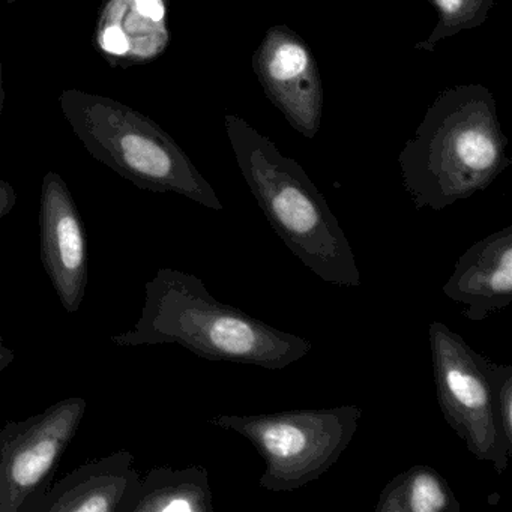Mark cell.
Listing matches in <instances>:
<instances>
[{
	"mask_svg": "<svg viewBox=\"0 0 512 512\" xmlns=\"http://www.w3.org/2000/svg\"><path fill=\"white\" fill-rule=\"evenodd\" d=\"M259 76L272 100L305 136L319 125L322 89L307 47L298 37L275 29L260 49Z\"/></svg>",
	"mask_w": 512,
	"mask_h": 512,
	"instance_id": "10",
	"label": "cell"
},
{
	"mask_svg": "<svg viewBox=\"0 0 512 512\" xmlns=\"http://www.w3.org/2000/svg\"><path fill=\"white\" fill-rule=\"evenodd\" d=\"M494 424L503 446L512 457V367L487 359Z\"/></svg>",
	"mask_w": 512,
	"mask_h": 512,
	"instance_id": "13",
	"label": "cell"
},
{
	"mask_svg": "<svg viewBox=\"0 0 512 512\" xmlns=\"http://www.w3.org/2000/svg\"><path fill=\"white\" fill-rule=\"evenodd\" d=\"M40 254L62 308L77 313L88 287V236L67 185L53 173L41 193Z\"/></svg>",
	"mask_w": 512,
	"mask_h": 512,
	"instance_id": "7",
	"label": "cell"
},
{
	"mask_svg": "<svg viewBox=\"0 0 512 512\" xmlns=\"http://www.w3.org/2000/svg\"><path fill=\"white\" fill-rule=\"evenodd\" d=\"M139 479L134 455L119 449L32 494L20 512H122Z\"/></svg>",
	"mask_w": 512,
	"mask_h": 512,
	"instance_id": "8",
	"label": "cell"
},
{
	"mask_svg": "<svg viewBox=\"0 0 512 512\" xmlns=\"http://www.w3.org/2000/svg\"><path fill=\"white\" fill-rule=\"evenodd\" d=\"M119 347L179 344L208 361L284 370L313 350V343L281 331L241 308L218 301L194 274L158 269L145 286V304L130 331L113 335Z\"/></svg>",
	"mask_w": 512,
	"mask_h": 512,
	"instance_id": "1",
	"label": "cell"
},
{
	"mask_svg": "<svg viewBox=\"0 0 512 512\" xmlns=\"http://www.w3.org/2000/svg\"><path fill=\"white\" fill-rule=\"evenodd\" d=\"M122 512H214L208 469L155 466L140 476Z\"/></svg>",
	"mask_w": 512,
	"mask_h": 512,
	"instance_id": "11",
	"label": "cell"
},
{
	"mask_svg": "<svg viewBox=\"0 0 512 512\" xmlns=\"http://www.w3.org/2000/svg\"><path fill=\"white\" fill-rule=\"evenodd\" d=\"M361 407L341 404L260 415H217L209 424L235 431L265 460L260 487L295 491L337 464L358 431Z\"/></svg>",
	"mask_w": 512,
	"mask_h": 512,
	"instance_id": "3",
	"label": "cell"
},
{
	"mask_svg": "<svg viewBox=\"0 0 512 512\" xmlns=\"http://www.w3.org/2000/svg\"><path fill=\"white\" fill-rule=\"evenodd\" d=\"M376 512H460V500L442 473L413 464L392 478L380 493Z\"/></svg>",
	"mask_w": 512,
	"mask_h": 512,
	"instance_id": "12",
	"label": "cell"
},
{
	"mask_svg": "<svg viewBox=\"0 0 512 512\" xmlns=\"http://www.w3.org/2000/svg\"><path fill=\"white\" fill-rule=\"evenodd\" d=\"M88 401L70 397L0 428V512H20L43 490L85 418Z\"/></svg>",
	"mask_w": 512,
	"mask_h": 512,
	"instance_id": "5",
	"label": "cell"
},
{
	"mask_svg": "<svg viewBox=\"0 0 512 512\" xmlns=\"http://www.w3.org/2000/svg\"><path fill=\"white\" fill-rule=\"evenodd\" d=\"M428 344L443 418L476 460L502 475L511 457L494 424L488 358L439 320L428 326Z\"/></svg>",
	"mask_w": 512,
	"mask_h": 512,
	"instance_id": "4",
	"label": "cell"
},
{
	"mask_svg": "<svg viewBox=\"0 0 512 512\" xmlns=\"http://www.w3.org/2000/svg\"><path fill=\"white\" fill-rule=\"evenodd\" d=\"M434 2H436L442 14H445L449 19L463 16L470 4V0H434Z\"/></svg>",
	"mask_w": 512,
	"mask_h": 512,
	"instance_id": "16",
	"label": "cell"
},
{
	"mask_svg": "<svg viewBox=\"0 0 512 512\" xmlns=\"http://www.w3.org/2000/svg\"><path fill=\"white\" fill-rule=\"evenodd\" d=\"M137 10L152 22H160L164 17L163 0H136Z\"/></svg>",
	"mask_w": 512,
	"mask_h": 512,
	"instance_id": "15",
	"label": "cell"
},
{
	"mask_svg": "<svg viewBox=\"0 0 512 512\" xmlns=\"http://www.w3.org/2000/svg\"><path fill=\"white\" fill-rule=\"evenodd\" d=\"M103 46L107 52L113 55H124L128 50V40L122 29L112 26L104 32Z\"/></svg>",
	"mask_w": 512,
	"mask_h": 512,
	"instance_id": "14",
	"label": "cell"
},
{
	"mask_svg": "<svg viewBox=\"0 0 512 512\" xmlns=\"http://www.w3.org/2000/svg\"><path fill=\"white\" fill-rule=\"evenodd\" d=\"M443 295L464 305L463 316L482 322L512 302V226L470 245L442 287Z\"/></svg>",
	"mask_w": 512,
	"mask_h": 512,
	"instance_id": "9",
	"label": "cell"
},
{
	"mask_svg": "<svg viewBox=\"0 0 512 512\" xmlns=\"http://www.w3.org/2000/svg\"><path fill=\"white\" fill-rule=\"evenodd\" d=\"M230 137L257 205L293 256L325 283L361 286L352 245L307 173L241 121Z\"/></svg>",
	"mask_w": 512,
	"mask_h": 512,
	"instance_id": "2",
	"label": "cell"
},
{
	"mask_svg": "<svg viewBox=\"0 0 512 512\" xmlns=\"http://www.w3.org/2000/svg\"><path fill=\"white\" fill-rule=\"evenodd\" d=\"M505 166L499 140L484 125L470 124L401 158L404 187L418 209L440 212L484 190Z\"/></svg>",
	"mask_w": 512,
	"mask_h": 512,
	"instance_id": "6",
	"label": "cell"
},
{
	"mask_svg": "<svg viewBox=\"0 0 512 512\" xmlns=\"http://www.w3.org/2000/svg\"><path fill=\"white\" fill-rule=\"evenodd\" d=\"M16 359V353L5 344V338L0 335V373L7 370Z\"/></svg>",
	"mask_w": 512,
	"mask_h": 512,
	"instance_id": "18",
	"label": "cell"
},
{
	"mask_svg": "<svg viewBox=\"0 0 512 512\" xmlns=\"http://www.w3.org/2000/svg\"><path fill=\"white\" fill-rule=\"evenodd\" d=\"M16 202L17 196L14 188L7 182L0 181V220L13 211Z\"/></svg>",
	"mask_w": 512,
	"mask_h": 512,
	"instance_id": "17",
	"label": "cell"
}]
</instances>
